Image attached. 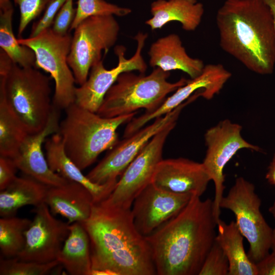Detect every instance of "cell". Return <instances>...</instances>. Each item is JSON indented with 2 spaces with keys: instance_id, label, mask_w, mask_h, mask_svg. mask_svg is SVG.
I'll list each match as a JSON object with an SVG mask.
<instances>
[{
  "instance_id": "cell-1",
  "label": "cell",
  "mask_w": 275,
  "mask_h": 275,
  "mask_svg": "<svg viewBox=\"0 0 275 275\" xmlns=\"http://www.w3.org/2000/svg\"><path fill=\"white\" fill-rule=\"evenodd\" d=\"M213 201L193 195L175 216L145 236L158 275H199L215 241Z\"/></svg>"
},
{
  "instance_id": "cell-2",
  "label": "cell",
  "mask_w": 275,
  "mask_h": 275,
  "mask_svg": "<svg viewBox=\"0 0 275 275\" xmlns=\"http://www.w3.org/2000/svg\"><path fill=\"white\" fill-rule=\"evenodd\" d=\"M90 240L91 275H154L150 248L136 229L131 208L94 204L81 223Z\"/></svg>"
},
{
  "instance_id": "cell-3",
  "label": "cell",
  "mask_w": 275,
  "mask_h": 275,
  "mask_svg": "<svg viewBox=\"0 0 275 275\" xmlns=\"http://www.w3.org/2000/svg\"><path fill=\"white\" fill-rule=\"evenodd\" d=\"M216 23L225 52L252 72L273 73L275 29L263 0H226L217 11Z\"/></svg>"
},
{
  "instance_id": "cell-4",
  "label": "cell",
  "mask_w": 275,
  "mask_h": 275,
  "mask_svg": "<svg viewBox=\"0 0 275 275\" xmlns=\"http://www.w3.org/2000/svg\"><path fill=\"white\" fill-rule=\"evenodd\" d=\"M65 110V117L60 122L58 133L67 155L81 171L92 164L101 153L117 144L118 128L137 113L106 118L75 103Z\"/></svg>"
},
{
  "instance_id": "cell-5",
  "label": "cell",
  "mask_w": 275,
  "mask_h": 275,
  "mask_svg": "<svg viewBox=\"0 0 275 275\" xmlns=\"http://www.w3.org/2000/svg\"><path fill=\"white\" fill-rule=\"evenodd\" d=\"M170 75V72L157 67L148 75L132 71L121 73L107 92L97 113L112 118L137 112L141 108L147 113L154 111L168 95L189 80L182 77L171 82L168 81Z\"/></svg>"
},
{
  "instance_id": "cell-6",
  "label": "cell",
  "mask_w": 275,
  "mask_h": 275,
  "mask_svg": "<svg viewBox=\"0 0 275 275\" xmlns=\"http://www.w3.org/2000/svg\"><path fill=\"white\" fill-rule=\"evenodd\" d=\"M50 79L34 67L15 63L6 75L0 76V90L29 134L41 131L50 117L53 107Z\"/></svg>"
},
{
  "instance_id": "cell-7",
  "label": "cell",
  "mask_w": 275,
  "mask_h": 275,
  "mask_svg": "<svg viewBox=\"0 0 275 275\" xmlns=\"http://www.w3.org/2000/svg\"><path fill=\"white\" fill-rule=\"evenodd\" d=\"M261 205L254 185L242 177L235 179L220 203L221 209H228L235 215V222L250 244L248 256L255 264L271 250L272 229L262 215Z\"/></svg>"
},
{
  "instance_id": "cell-8",
  "label": "cell",
  "mask_w": 275,
  "mask_h": 275,
  "mask_svg": "<svg viewBox=\"0 0 275 275\" xmlns=\"http://www.w3.org/2000/svg\"><path fill=\"white\" fill-rule=\"evenodd\" d=\"M72 36L55 33L51 27L37 36L19 38L20 44L31 48L36 56L35 68L50 74L54 80L55 89L53 105L65 109L75 101V84L73 72L68 63Z\"/></svg>"
},
{
  "instance_id": "cell-9",
  "label": "cell",
  "mask_w": 275,
  "mask_h": 275,
  "mask_svg": "<svg viewBox=\"0 0 275 275\" xmlns=\"http://www.w3.org/2000/svg\"><path fill=\"white\" fill-rule=\"evenodd\" d=\"M68 63L76 84L82 85L91 67L101 61L117 42L120 25L113 15L93 16L86 18L74 29Z\"/></svg>"
},
{
  "instance_id": "cell-10",
  "label": "cell",
  "mask_w": 275,
  "mask_h": 275,
  "mask_svg": "<svg viewBox=\"0 0 275 275\" xmlns=\"http://www.w3.org/2000/svg\"><path fill=\"white\" fill-rule=\"evenodd\" d=\"M176 122L169 123L147 143L119 177L111 195L99 203L108 207L131 208L135 198L152 183L156 168L162 160L166 141Z\"/></svg>"
},
{
  "instance_id": "cell-11",
  "label": "cell",
  "mask_w": 275,
  "mask_h": 275,
  "mask_svg": "<svg viewBox=\"0 0 275 275\" xmlns=\"http://www.w3.org/2000/svg\"><path fill=\"white\" fill-rule=\"evenodd\" d=\"M241 130L240 125L225 119L207 129L204 135L207 149L202 163L214 185L213 210L217 222L220 218V203L225 189V166L241 149L261 151L259 147L243 138Z\"/></svg>"
},
{
  "instance_id": "cell-12",
  "label": "cell",
  "mask_w": 275,
  "mask_h": 275,
  "mask_svg": "<svg viewBox=\"0 0 275 275\" xmlns=\"http://www.w3.org/2000/svg\"><path fill=\"white\" fill-rule=\"evenodd\" d=\"M147 38L148 34L142 32H139L134 36L136 48L134 54L129 59L125 56V47L116 46L114 51L118 62L114 68L106 69L102 60L94 64L90 69L86 81L79 87L75 88L74 103L97 113L107 92L121 73L133 71L145 73L147 65L143 58L142 51Z\"/></svg>"
},
{
  "instance_id": "cell-13",
  "label": "cell",
  "mask_w": 275,
  "mask_h": 275,
  "mask_svg": "<svg viewBox=\"0 0 275 275\" xmlns=\"http://www.w3.org/2000/svg\"><path fill=\"white\" fill-rule=\"evenodd\" d=\"M198 98L193 95L173 111L154 120L123 140L119 142L87 175L92 182L102 184L118 181V178L147 143L159 131L177 121L182 110Z\"/></svg>"
},
{
  "instance_id": "cell-14",
  "label": "cell",
  "mask_w": 275,
  "mask_h": 275,
  "mask_svg": "<svg viewBox=\"0 0 275 275\" xmlns=\"http://www.w3.org/2000/svg\"><path fill=\"white\" fill-rule=\"evenodd\" d=\"M31 224L25 232V244L18 259L48 263L56 260L70 232V224L56 218L43 203L33 209Z\"/></svg>"
},
{
  "instance_id": "cell-15",
  "label": "cell",
  "mask_w": 275,
  "mask_h": 275,
  "mask_svg": "<svg viewBox=\"0 0 275 275\" xmlns=\"http://www.w3.org/2000/svg\"><path fill=\"white\" fill-rule=\"evenodd\" d=\"M231 75L230 72L221 64L205 65L200 75L189 79L185 85L177 89L154 111L134 117L125 127L123 137L129 136L149 121L172 112L198 91L203 90L202 97L211 99L220 92Z\"/></svg>"
},
{
  "instance_id": "cell-16",
  "label": "cell",
  "mask_w": 275,
  "mask_h": 275,
  "mask_svg": "<svg viewBox=\"0 0 275 275\" xmlns=\"http://www.w3.org/2000/svg\"><path fill=\"white\" fill-rule=\"evenodd\" d=\"M192 196L169 192L150 183L135 198L131 208L136 229L143 236L149 235L177 215Z\"/></svg>"
},
{
  "instance_id": "cell-17",
  "label": "cell",
  "mask_w": 275,
  "mask_h": 275,
  "mask_svg": "<svg viewBox=\"0 0 275 275\" xmlns=\"http://www.w3.org/2000/svg\"><path fill=\"white\" fill-rule=\"evenodd\" d=\"M59 110L54 105L45 127L40 132L30 134L26 138L16 156L12 158L18 170L48 186H57L68 181L52 171L47 163L42 145L50 135L58 133L59 128Z\"/></svg>"
},
{
  "instance_id": "cell-18",
  "label": "cell",
  "mask_w": 275,
  "mask_h": 275,
  "mask_svg": "<svg viewBox=\"0 0 275 275\" xmlns=\"http://www.w3.org/2000/svg\"><path fill=\"white\" fill-rule=\"evenodd\" d=\"M211 179L203 163L183 157L163 159L152 183L164 190L201 197Z\"/></svg>"
},
{
  "instance_id": "cell-19",
  "label": "cell",
  "mask_w": 275,
  "mask_h": 275,
  "mask_svg": "<svg viewBox=\"0 0 275 275\" xmlns=\"http://www.w3.org/2000/svg\"><path fill=\"white\" fill-rule=\"evenodd\" d=\"M45 203L53 215L63 216L70 224L82 223L88 219L94 204L90 191L82 184L72 181L49 186Z\"/></svg>"
},
{
  "instance_id": "cell-20",
  "label": "cell",
  "mask_w": 275,
  "mask_h": 275,
  "mask_svg": "<svg viewBox=\"0 0 275 275\" xmlns=\"http://www.w3.org/2000/svg\"><path fill=\"white\" fill-rule=\"evenodd\" d=\"M45 157L50 170L68 181L85 186L91 193L94 203H99L108 197L118 181L99 184L92 182L84 175L67 155L61 136L56 133L44 142Z\"/></svg>"
},
{
  "instance_id": "cell-21",
  "label": "cell",
  "mask_w": 275,
  "mask_h": 275,
  "mask_svg": "<svg viewBox=\"0 0 275 275\" xmlns=\"http://www.w3.org/2000/svg\"><path fill=\"white\" fill-rule=\"evenodd\" d=\"M149 64L164 71L179 70L194 78L201 74L205 65L202 60L189 56L179 36L170 34L154 42L148 51Z\"/></svg>"
},
{
  "instance_id": "cell-22",
  "label": "cell",
  "mask_w": 275,
  "mask_h": 275,
  "mask_svg": "<svg viewBox=\"0 0 275 275\" xmlns=\"http://www.w3.org/2000/svg\"><path fill=\"white\" fill-rule=\"evenodd\" d=\"M152 17L145 24L154 31L172 21H178L186 31H194L200 25L204 13L197 0H156L151 4Z\"/></svg>"
},
{
  "instance_id": "cell-23",
  "label": "cell",
  "mask_w": 275,
  "mask_h": 275,
  "mask_svg": "<svg viewBox=\"0 0 275 275\" xmlns=\"http://www.w3.org/2000/svg\"><path fill=\"white\" fill-rule=\"evenodd\" d=\"M48 187L29 176L17 177L7 188L0 190V216H15L24 206L36 207L45 203Z\"/></svg>"
},
{
  "instance_id": "cell-24",
  "label": "cell",
  "mask_w": 275,
  "mask_h": 275,
  "mask_svg": "<svg viewBox=\"0 0 275 275\" xmlns=\"http://www.w3.org/2000/svg\"><path fill=\"white\" fill-rule=\"evenodd\" d=\"M69 229V234L57 260L69 274L91 275L92 261L89 235L80 223L71 224Z\"/></svg>"
},
{
  "instance_id": "cell-25",
  "label": "cell",
  "mask_w": 275,
  "mask_h": 275,
  "mask_svg": "<svg viewBox=\"0 0 275 275\" xmlns=\"http://www.w3.org/2000/svg\"><path fill=\"white\" fill-rule=\"evenodd\" d=\"M243 237L235 221H217L216 240L228 258V275H258L256 264L245 252Z\"/></svg>"
},
{
  "instance_id": "cell-26",
  "label": "cell",
  "mask_w": 275,
  "mask_h": 275,
  "mask_svg": "<svg viewBox=\"0 0 275 275\" xmlns=\"http://www.w3.org/2000/svg\"><path fill=\"white\" fill-rule=\"evenodd\" d=\"M29 134L0 90V156L13 158Z\"/></svg>"
},
{
  "instance_id": "cell-27",
  "label": "cell",
  "mask_w": 275,
  "mask_h": 275,
  "mask_svg": "<svg viewBox=\"0 0 275 275\" xmlns=\"http://www.w3.org/2000/svg\"><path fill=\"white\" fill-rule=\"evenodd\" d=\"M14 9L11 1L0 2V47L22 67H35L36 56L30 47L20 44L13 33Z\"/></svg>"
},
{
  "instance_id": "cell-28",
  "label": "cell",
  "mask_w": 275,
  "mask_h": 275,
  "mask_svg": "<svg viewBox=\"0 0 275 275\" xmlns=\"http://www.w3.org/2000/svg\"><path fill=\"white\" fill-rule=\"evenodd\" d=\"M31 219L15 216L0 218L1 257H17L25 244V232L30 227Z\"/></svg>"
},
{
  "instance_id": "cell-29",
  "label": "cell",
  "mask_w": 275,
  "mask_h": 275,
  "mask_svg": "<svg viewBox=\"0 0 275 275\" xmlns=\"http://www.w3.org/2000/svg\"><path fill=\"white\" fill-rule=\"evenodd\" d=\"M76 15L70 30H74L83 20L96 15H113L123 17L132 10L108 3L104 0H78Z\"/></svg>"
},
{
  "instance_id": "cell-30",
  "label": "cell",
  "mask_w": 275,
  "mask_h": 275,
  "mask_svg": "<svg viewBox=\"0 0 275 275\" xmlns=\"http://www.w3.org/2000/svg\"><path fill=\"white\" fill-rule=\"evenodd\" d=\"M60 264L56 260L48 263L22 261L17 258L1 257V275H45L48 274Z\"/></svg>"
},
{
  "instance_id": "cell-31",
  "label": "cell",
  "mask_w": 275,
  "mask_h": 275,
  "mask_svg": "<svg viewBox=\"0 0 275 275\" xmlns=\"http://www.w3.org/2000/svg\"><path fill=\"white\" fill-rule=\"evenodd\" d=\"M229 270L228 258L215 239L199 275H228Z\"/></svg>"
},
{
  "instance_id": "cell-32",
  "label": "cell",
  "mask_w": 275,
  "mask_h": 275,
  "mask_svg": "<svg viewBox=\"0 0 275 275\" xmlns=\"http://www.w3.org/2000/svg\"><path fill=\"white\" fill-rule=\"evenodd\" d=\"M20 11V20L18 35L21 36L31 22L38 17L45 10L51 0H13Z\"/></svg>"
},
{
  "instance_id": "cell-33",
  "label": "cell",
  "mask_w": 275,
  "mask_h": 275,
  "mask_svg": "<svg viewBox=\"0 0 275 275\" xmlns=\"http://www.w3.org/2000/svg\"><path fill=\"white\" fill-rule=\"evenodd\" d=\"M76 11V9L73 7V0H66L55 17L51 27L53 31L60 35L68 34L75 17Z\"/></svg>"
},
{
  "instance_id": "cell-34",
  "label": "cell",
  "mask_w": 275,
  "mask_h": 275,
  "mask_svg": "<svg viewBox=\"0 0 275 275\" xmlns=\"http://www.w3.org/2000/svg\"><path fill=\"white\" fill-rule=\"evenodd\" d=\"M66 1L51 0L41 18L33 24L29 37H35L44 30L51 28L57 13Z\"/></svg>"
},
{
  "instance_id": "cell-35",
  "label": "cell",
  "mask_w": 275,
  "mask_h": 275,
  "mask_svg": "<svg viewBox=\"0 0 275 275\" xmlns=\"http://www.w3.org/2000/svg\"><path fill=\"white\" fill-rule=\"evenodd\" d=\"M17 170L12 158L0 156V190L7 188L16 179Z\"/></svg>"
},
{
  "instance_id": "cell-36",
  "label": "cell",
  "mask_w": 275,
  "mask_h": 275,
  "mask_svg": "<svg viewBox=\"0 0 275 275\" xmlns=\"http://www.w3.org/2000/svg\"><path fill=\"white\" fill-rule=\"evenodd\" d=\"M256 264L258 275H275V253H269Z\"/></svg>"
},
{
  "instance_id": "cell-37",
  "label": "cell",
  "mask_w": 275,
  "mask_h": 275,
  "mask_svg": "<svg viewBox=\"0 0 275 275\" xmlns=\"http://www.w3.org/2000/svg\"><path fill=\"white\" fill-rule=\"evenodd\" d=\"M265 178L270 184L275 186V161H271Z\"/></svg>"
},
{
  "instance_id": "cell-38",
  "label": "cell",
  "mask_w": 275,
  "mask_h": 275,
  "mask_svg": "<svg viewBox=\"0 0 275 275\" xmlns=\"http://www.w3.org/2000/svg\"><path fill=\"white\" fill-rule=\"evenodd\" d=\"M268 210L272 214L274 219V228L272 229L271 236V250H272V252L275 253V200L272 205L269 207Z\"/></svg>"
},
{
  "instance_id": "cell-39",
  "label": "cell",
  "mask_w": 275,
  "mask_h": 275,
  "mask_svg": "<svg viewBox=\"0 0 275 275\" xmlns=\"http://www.w3.org/2000/svg\"><path fill=\"white\" fill-rule=\"evenodd\" d=\"M271 12L275 29V0H263Z\"/></svg>"
},
{
  "instance_id": "cell-40",
  "label": "cell",
  "mask_w": 275,
  "mask_h": 275,
  "mask_svg": "<svg viewBox=\"0 0 275 275\" xmlns=\"http://www.w3.org/2000/svg\"><path fill=\"white\" fill-rule=\"evenodd\" d=\"M272 161H275V152H274V155H273V157H272Z\"/></svg>"
}]
</instances>
